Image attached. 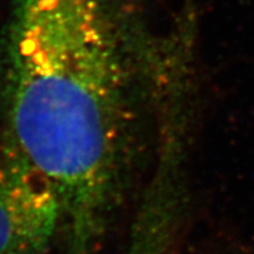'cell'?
<instances>
[{
    "label": "cell",
    "mask_w": 254,
    "mask_h": 254,
    "mask_svg": "<svg viewBox=\"0 0 254 254\" xmlns=\"http://www.w3.org/2000/svg\"><path fill=\"white\" fill-rule=\"evenodd\" d=\"M63 230L58 193L14 155L0 161V254H49Z\"/></svg>",
    "instance_id": "7a4b0ae2"
},
{
    "label": "cell",
    "mask_w": 254,
    "mask_h": 254,
    "mask_svg": "<svg viewBox=\"0 0 254 254\" xmlns=\"http://www.w3.org/2000/svg\"><path fill=\"white\" fill-rule=\"evenodd\" d=\"M8 0L0 32L5 152L58 193L66 254H98L128 190L141 113L195 58L193 2Z\"/></svg>",
    "instance_id": "6da1fadb"
},
{
    "label": "cell",
    "mask_w": 254,
    "mask_h": 254,
    "mask_svg": "<svg viewBox=\"0 0 254 254\" xmlns=\"http://www.w3.org/2000/svg\"><path fill=\"white\" fill-rule=\"evenodd\" d=\"M183 225L174 208L145 202L136 208L124 254H176Z\"/></svg>",
    "instance_id": "3957f363"
}]
</instances>
